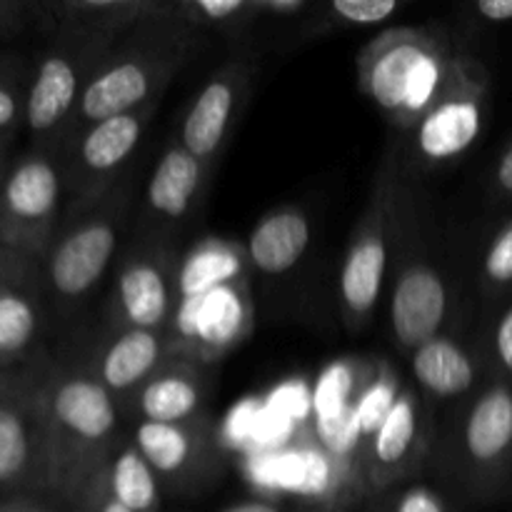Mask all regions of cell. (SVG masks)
Segmentation results:
<instances>
[{
  "label": "cell",
  "instance_id": "obj_1",
  "mask_svg": "<svg viewBox=\"0 0 512 512\" xmlns=\"http://www.w3.org/2000/svg\"><path fill=\"white\" fill-rule=\"evenodd\" d=\"M43 405L50 445V498L70 508L125 438L120 433L123 413L80 360H50L43 375Z\"/></svg>",
  "mask_w": 512,
  "mask_h": 512
},
{
  "label": "cell",
  "instance_id": "obj_2",
  "mask_svg": "<svg viewBox=\"0 0 512 512\" xmlns=\"http://www.w3.org/2000/svg\"><path fill=\"white\" fill-rule=\"evenodd\" d=\"M208 38L200 30L160 18L143 20L120 35L85 85L65 140L100 120L160 103L168 85Z\"/></svg>",
  "mask_w": 512,
  "mask_h": 512
},
{
  "label": "cell",
  "instance_id": "obj_3",
  "mask_svg": "<svg viewBox=\"0 0 512 512\" xmlns=\"http://www.w3.org/2000/svg\"><path fill=\"white\" fill-rule=\"evenodd\" d=\"M463 45L445 25L388 28L360 48L358 88L393 128L408 133L443 90Z\"/></svg>",
  "mask_w": 512,
  "mask_h": 512
},
{
  "label": "cell",
  "instance_id": "obj_4",
  "mask_svg": "<svg viewBox=\"0 0 512 512\" xmlns=\"http://www.w3.org/2000/svg\"><path fill=\"white\" fill-rule=\"evenodd\" d=\"M135 203V180L125 175L100 203L68 213L40 260L53 320L78 313L120 258Z\"/></svg>",
  "mask_w": 512,
  "mask_h": 512
},
{
  "label": "cell",
  "instance_id": "obj_5",
  "mask_svg": "<svg viewBox=\"0 0 512 512\" xmlns=\"http://www.w3.org/2000/svg\"><path fill=\"white\" fill-rule=\"evenodd\" d=\"M418 198L403 185L398 205V243L388 278V328L405 355L435 335L450 333L455 288L448 268L420 228Z\"/></svg>",
  "mask_w": 512,
  "mask_h": 512
},
{
  "label": "cell",
  "instance_id": "obj_6",
  "mask_svg": "<svg viewBox=\"0 0 512 512\" xmlns=\"http://www.w3.org/2000/svg\"><path fill=\"white\" fill-rule=\"evenodd\" d=\"M398 170V160L388 158L375 178L363 215L350 233L340 265V315L343 325L353 335L370 328L388 288L390 265L398 243V205L405 185Z\"/></svg>",
  "mask_w": 512,
  "mask_h": 512
},
{
  "label": "cell",
  "instance_id": "obj_7",
  "mask_svg": "<svg viewBox=\"0 0 512 512\" xmlns=\"http://www.w3.org/2000/svg\"><path fill=\"white\" fill-rule=\"evenodd\" d=\"M490 85L493 80L483 60L463 45L435 103L420 123L405 133L398 165L410 173H435L465 158L488 123Z\"/></svg>",
  "mask_w": 512,
  "mask_h": 512
},
{
  "label": "cell",
  "instance_id": "obj_8",
  "mask_svg": "<svg viewBox=\"0 0 512 512\" xmlns=\"http://www.w3.org/2000/svg\"><path fill=\"white\" fill-rule=\"evenodd\" d=\"M50 40L33 65L25 108L28 148L58 153L83 90L115 40L73 25H50Z\"/></svg>",
  "mask_w": 512,
  "mask_h": 512
},
{
  "label": "cell",
  "instance_id": "obj_9",
  "mask_svg": "<svg viewBox=\"0 0 512 512\" xmlns=\"http://www.w3.org/2000/svg\"><path fill=\"white\" fill-rule=\"evenodd\" d=\"M65 215L60 155L25 148L10 163L0 188V248L43 260Z\"/></svg>",
  "mask_w": 512,
  "mask_h": 512
},
{
  "label": "cell",
  "instance_id": "obj_10",
  "mask_svg": "<svg viewBox=\"0 0 512 512\" xmlns=\"http://www.w3.org/2000/svg\"><path fill=\"white\" fill-rule=\"evenodd\" d=\"M160 103L133 113L113 115L70 135L60 145V165L65 178V215L100 203L128 173Z\"/></svg>",
  "mask_w": 512,
  "mask_h": 512
},
{
  "label": "cell",
  "instance_id": "obj_11",
  "mask_svg": "<svg viewBox=\"0 0 512 512\" xmlns=\"http://www.w3.org/2000/svg\"><path fill=\"white\" fill-rule=\"evenodd\" d=\"M50 325L40 260L0 248V378H35L48 370Z\"/></svg>",
  "mask_w": 512,
  "mask_h": 512
},
{
  "label": "cell",
  "instance_id": "obj_12",
  "mask_svg": "<svg viewBox=\"0 0 512 512\" xmlns=\"http://www.w3.org/2000/svg\"><path fill=\"white\" fill-rule=\"evenodd\" d=\"M43 375L0 378V500L50 498Z\"/></svg>",
  "mask_w": 512,
  "mask_h": 512
},
{
  "label": "cell",
  "instance_id": "obj_13",
  "mask_svg": "<svg viewBox=\"0 0 512 512\" xmlns=\"http://www.w3.org/2000/svg\"><path fill=\"white\" fill-rule=\"evenodd\" d=\"M180 255L173 243L138 238L123 250L110 280V328L168 330L178 310Z\"/></svg>",
  "mask_w": 512,
  "mask_h": 512
},
{
  "label": "cell",
  "instance_id": "obj_14",
  "mask_svg": "<svg viewBox=\"0 0 512 512\" xmlns=\"http://www.w3.org/2000/svg\"><path fill=\"white\" fill-rule=\"evenodd\" d=\"M450 445L465 488L480 495L500 490L512 475V383L490 375L460 408Z\"/></svg>",
  "mask_w": 512,
  "mask_h": 512
},
{
  "label": "cell",
  "instance_id": "obj_15",
  "mask_svg": "<svg viewBox=\"0 0 512 512\" xmlns=\"http://www.w3.org/2000/svg\"><path fill=\"white\" fill-rule=\"evenodd\" d=\"M433 445V408L418 388H403L360 450L365 498L418 478Z\"/></svg>",
  "mask_w": 512,
  "mask_h": 512
},
{
  "label": "cell",
  "instance_id": "obj_16",
  "mask_svg": "<svg viewBox=\"0 0 512 512\" xmlns=\"http://www.w3.org/2000/svg\"><path fill=\"white\" fill-rule=\"evenodd\" d=\"M253 80L255 58L248 50H238L208 75L185 108L175 140L213 170L233 140L240 115L253 93Z\"/></svg>",
  "mask_w": 512,
  "mask_h": 512
},
{
  "label": "cell",
  "instance_id": "obj_17",
  "mask_svg": "<svg viewBox=\"0 0 512 512\" xmlns=\"http://www.w3.org/2000/svg\"><path fill=\"white\" fill-rule=\"evenodd\" d=\"M255 323L248 278L230 280L193 300H180L168 335L180 358L210 365L238 348Z\"/></svg>",
  "mask_w": 512,
  "mask_h": 512
},
{
  "label": "cell",
  "instance_id": "obj_18",
  "mask_svg": "<svg viewBox=\"0 0 512 512\" xmlns=\"http://www.w3.org/2000/svg\"><path fill=\"white\" fill-rule=\"evenodd\" d=\"M130 440L155 470L163 490L193 493L213 483L223 470L218 430L213 420L200 418L190 423H138Z\"/></svg>",
  "mask_w": 512,
  "mask_h": 512
},
{
  "label": "cell",
  "instance_id": "obj_19",
  "mask_svg": "<svg viewBox=\"0 0 512 512\" xmlns=\"http://www.w3.org/2000/svg\"><path fill=\"white\" fill-rule=\"evenodd\" d=\"M213 173L210 165L190 155L178 140L165 145L145 185L138 238L173 243L175 233L198 213Z\"/></svg>",
  "mask_w": 512,
  "mask_h": 512
},
{
  "label": "cell",
  "instance_id": "obj_20",
  "mask_svg": "<svg viewBox=\"0 0 512 512\" xmlns=\"http://www.w3.org/2000/svg\"><path fill=\"white\" fill-rule=\"evenodd\" d=\"M180 358L168 330L110 328L80 363L123 408L165 363Z\"/></svg>",
  "mask_w": 512,
  "mask_h": 512
},
{
  "label": "cell",
  "instance_id": "obj_21",
  "mask_svg": "<svg viewBox=\"0 0 512 512\" xmlns=\"http://www.w3.org/2000/svg\"><path fill=\"white\" fill-rule=\"evenodd\" d=\"M213 378L205 365L188 358H173L165 363L148 383L140 385L128 403L120 408L123 420L138 423H190L208 418Z\"/></svg>",
  "mask_w": 512,
  "mask_h": 512
},
{
  "label": "cell",
  "instance_id": "obj_22",
  "mask_svg": "<svg viewBox=\"0 0 512 512\" xmlns=\"http://www.w3.org/2000/svg\"><path fill=\"white\" fill-rule=\"evenodd\" d=\"M408 363L415 388L428 403H465L485 383L483 368L488 370L485 360L453 333L430 338L408 355Z\"/></svg>",
  "mask_w": 512,
  "mask_h": 512
},
{
  "label": "cell",
  "instance_id": "obj_23",
  "mask_svg": "<svg viewBox=\"0 0 512 512\" xmlns=\"http://www.w3.org/2000/svg\"><path fill=\"white\" fill-rule=\"evenodd\" d=\"M313 243V223L298 205H280L265 213L243 243L250 268L265 278H283L303 263Z\"/></svg>",
  "mask_w": 512,
  "mask_h": 512
},
{
  "label": "cell",
  "instance_id": "obj_24",
  "mask_svg": "<svg viewBox=\"0 0 512 512\" xmlns=\"http://www.w3.org/2000/svg\"><path fill=\"white\" fill-rule=\"evenodd\" d=\"M48 25H73L88 33L118 40L143 20L158 18L160 0H60V3L38 5Z\"/></svg>",
  "mask_w": 512,
  "mask_h": 512
},
{
  "label": "cell",
  "instance_id": "obj_25",
  "mask_svg": "<svg viewBox=\"0 0 512 512\" xmlns=\"http://www.w3.org/2000/svg\"><path fill=\"white\" fill-rule=\"evenodd\" d=\"M248 270L250 265L243 245L225 238H203L180 258V300L200 298L230 280L248 278Z\"/></svg>",
  "mask_w": 512,
  "mask_h": 512
},
{
  "label": "cell",
  "instance_id": "obj_26",
  "mask_svg": "<svg viewBox=\"0 0 512 512\" xmlns=\"http://www.w3.org/2000/svg\"><path fill=\"white\" fill-rule=\"evenodd\" d=\"M110 495L130 512H160L163 508V483L143 458L130 435L110 453L103 468L95 473Z\"/></svg>",
  "mask_w": 512,
  "mask_h": 512
},
{
  "label": "cell",
  "instance_id": "obj_27",
  "mask_svg": "<svg viewBox=\"0 0 512 512\" xmlns=\"http://www.w3.org/2000/svg\"><path fill=\"white\" fill-rule=\"evenodd\" d=\"M160 20L188 25L205 35L240 40L258 20V0H160Z\"/></svg>",
  "mask_w": 512,
  "mask_h": 512
},
{
  "label": "cell",
  "instance_id": "obj_28",
  "mask_svg": "<svg viewBox=\"0 0 512 512\" xmlns=\"http://www.w3.org/2000/svg\"><path fill=\"white\" fill-rule=\"evenodd\" d=\"M405 5L398 0H333V3H315L303 18L298 40L325 38V35L343 33L355 28H378L388 23L398 13H403Z\"/></svg>",
  "mask_w": 512,
  "mask_h": 512
},
{
  "label": "cell",
  "instance_id": "obj_29",
  "mask_svg": "<svg viewBox=\"0 0 512 512\" xmlns=\"http://www.w3.org/2000/svg\"><path fill=\"white\" fill-rule=\"evenodd\" d=\"M35 60L0 50V138L18 140L25 130V108Z\"/></svg>",
  "mask_w": 512,
  "mask_h": 512
},
{
  "label": "cell",
  "instance_id": "obj_30",
  "mask_svg": "<svg viewBox=\"0 0 512 512\" xmlns=\"http://www.w3.org/2000/svg\"><path fill=\"white\" fill-rule=\"evenodd\" d=\"M478 285L483 298L490 303H503L512 295V215L498 225L485 245Z\"/></svg>",
  "mask_w": 512,
  "mask_h": 512
},
{
  "label": "cell",
  "instance_id": "obj_31",
  "mask_svg": "<svg viewBox=\"0 0 512 512\" xmlns=\"http://www.w3.org/2000/svg\"><path fill=\"white\" fill-rule=\"evenodd\" d=\"M368 500L373 512H453L443 493L418 480L400 483Z\"/></svg>",
  "mask_w": 512,
  "mask_h": 512
},
{
  "label": "cell",
  "instance_id": "obj_32",
  "mask_svg": "<svg viewBox=\"0 0 512 512\" xmlns=\"http://www.w3.org/2000/svg\"><path fill=\"white\" fill-rule=\"evenodd\" d=\"M485 365L493 378L512 383V295L500 303L498 315L490 323Z\"/></svg>",
  "mask_w": 512,
  "mask_h": 512
},
{
  "label": "cell",
  "instance_id": "obj_33",
  "mask_svg": "<svg viewBox=\"0 0 512 512\" xmlns=\"http://www.w3.org/2000/svg\"><path fill=\"white\" fill-rule=\"evenodd\" d=\"M38 5L25 0H0V40L15 38L23 33L30 23H35Z\"/></svg>",
  "mask_w": 512,
  "mask_h": 512
},
{
  "label": "cell",
  "instance_id": "obj_34",
  "mask_svg": "<svg viewBox=\"0 0 512 512\" xmlns=\"http://www.w3.org/2000/svg\"><path fill=\"white\" fill-rule=\"evenodd\" d=\"M70 510L73 512H130L125 505H120L108 490H105V485L100 483L98 475H93V478L88 480V485L80 490V495L73 500Z\"/></svg>",
  "mask_w": 512,
  "mask_h": 512
},
{
  "label": "cell",
  "instance_id": "obj_35",
  "mask_svg": "<svg viewBox=\"0 0 512 512\" xmlns=\"http://www.w3.org/2000/svg\"><path fill=\"white\" fill-rule=\"evenodd\" d=\"M488 193L493 203L512 205V140L500 150L493 168H490Z\"/></svg>",
  "mask_w": 512,
  "mask_h": 512
},
{
  "label": "cell",
  "instance_id": "obj_36",
  "mask_svg": "<svg viewBox=\"0 0 512 512\" xmlns=\"http://www.w3.org/2000/svg\"><path fill=\"white\" fill-rule=\"evenodd\" d=\"M473 23L480 25H505L512 23V0H478L468 5Z\"/></svg>",
  "mask_w": 512,
  "mask_h": 512
},
{
  "label": "cell",
  "instance_id": "obj_37",
  "mask_svg": "<svg viewBox=\"0 0 512 512\" xmlns=\"http://www.w3.org/2000/svg\"><path fill=\"white\" fill-rule=\"evenodd\" d=\"M0 512H58L50 505V498H30V495H18V498L0 500Z\"/></svg>",
  "mask_w": 512,
  "mask_h": 512
},
{
  "label": "cell",
  "instance_id": "obj_38",
  "mask_svg": "<svg viewBox=\"0 0 512 512\" xmlns=\"http://www.w3.org/2000/svg\"><path fill=\"white\" fill-rule=\"evenodd\" d=\"M220 512H283L280 503L268 498H248V500H240V503L228 505L225 510Z\"/></svg>",
  "mask_w": 512,
  "mask_h": 512
},
{
  "label": "cell",
  "instance_id": "obj_39",
  "mask_svg": "<svg viewBox=\"0 0 512 512\" xmlns=\"http://www.w3.org/2000/svg\"><path fill=\"white\" fill-rule=\"evenodd\" d=\"M15 140L0 138V158H8V155H15Z\"/></svg>",
  "mask_w": 512,
  "mask_h": 512
},
{
  "label": "cell",
  "instance_id": "obj_40",
  "mask_svg": "<svg viewBox=\"0 0 512 512\" xmlns=\"http://www.w3.org/2000/svg\"><path fill=\"white\" fill-rule=\"evenodd\" d=\"M13 158H15V155L0 158V188H3V180H5V175H8V168H10V163H13Z\"/></svg>",
  "mask_w": 512,
  "mask_h": 512
}]
</instances>
